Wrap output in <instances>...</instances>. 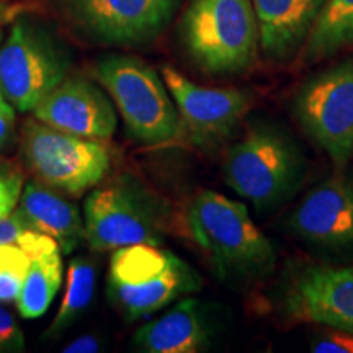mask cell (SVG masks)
Listing matches in <instances>:
<instances>
[{"label": "cell", "mask_w": 353, "mask_h": 353, "mask_svg": "<svg viewBox=\"0 0 353 353\" xmlns=\"http://www.w3.org/2000/svg\"><path fill=\"white\" fill-rule=\"evenodd\" d=\"M13 131H15V113L0 87V148H6L12 143Z\"/></svg>", "instance_id": "obj_26"}, {"label": "cell", "mask_w": 353, "mask_h": 353, "mask_svg": "<svg viewBox=\"0 0 353 353\" xmlns=\"http://www.w3.org/2000/svg\"><path fill=\"white\" fill-rule=\"evenodd\" d=\"M21 152L28 169L44 185L74 196L101 182L112 165L101 141L61 131L37 118L26 123Z\"/></svg>", "instance_id": "obj_8"}, {"label": "cell", "mask_w": 353, "mask_h": 353, "mask_svg": "<svg viewBox=\"0 0 353 353\" xmlns=\"http://www.w3.org/2000/svg\"><path fill=\"white\" fill-rule=\"evenodd\" d=\"M95 267L88 259H74L69 263L68 285H65L64 299L61 303L59 311L54 317V322L48 329V335H56L68 329L70 324L77 321V317L85 311L95 293Z\"/></svg>", "instance_id": "obj_20"}, {"label": "cell", "mask_w": 353, "mask_h": 353, "mask_svg": "<svg viewBox=\"0 0 353 353\" xmlns=\"http://www.w3.org/2000/svg\"><path fill=\"white\" fill-rule=\"evenodd\" d=\"M304 157L293 139L270 123H254L224 156V182L259 213L276 210L296 193Z\"/></svg>", "instance_id": "obj_2"}, {"label": "cell", "mask_w": 353, "mask_h": 353, "mask_svg": "<svg viewBox=\"0 0 353 353\" xmlns=\"http://www.w3.org/2000/svg\"><path fill=\"white\" fill-rule=\"evenodd\" d=\"M285 304L294 319L353 332V267H306L291 280Z\"/></svg>", "instance_id": "obj_13"}, {"label": "cell", "mask_w": 353, "mask_h": 353, "mask_svg": "<svg viewBox=\"0 0 353 353\" xmlns=\"http://www.w3.org/2000/svg\"><path fill=\"white\" fill-rule=\"evenodd\" d=\"M299 126L337 169L353 159V57L309 77L293 97Z\"/></svg>", "instance_id": "obj_7"}, {"label": "cell", "mask_w": 353, "mask_h": 353, "mask_svg": "<svg viewBox=\"0 0 353 353\" xmlns=\"http://www.w3.org/2000/svg\"><path fill=\"white\" fill-rule=\"evenodd\" d=\"M200 288L198 273L185 260L159 245L120 247L110 260V299L128 321L151 316L182 294Z\"/></svg>", "instance_id": "obj_4"}, {"label": "cell", "mask_w": 353, "mask_h": 353, "mask_svg": "<svg viewBox=\"0 0 353 353\" xmlns=\"http://www.w3.org/2000/svg\"><path fill=\"white\" fill-rule=\"evenodd\" d=\"M180 34L193 63L210 76L245 74L259 59V23L252 0H192Z\"/></svg>", "instance_id": "obj_3"}, {"label": "cell", "mask_w": 353, "mask_h": 353, "mask_svg": "<svg viewBox=\"0 0 353 353\" xmlns=\"http://www.w3.org/2000/svg\"><path fill=\"white\" fill-rule=\"evenodd\" d=\"M34 118L81 138L108 141L117 130L112 101L82 77H65L33 108Z\"/></svg>", "instance_id": "obj_14"}, {"label": "cell", "mask_w": 353, "mask_h": 353, "mask_svg": "<svg viewBox=\"0 0 353 353\" xmlns=\"http://www.w3.org/2000/svg\"><path fill=\"white\" fill-rule=\"evenodd\" d=\"M99 350H100V342L99 339L94 337V335H83V337H79L64 348L65 353H88V352L94 353Z\"/></svg>", "instance_id": "obj_27"}, {"label": "cell", "mask_w": 353, "mask_h": 353, "mask_svg": "<svg viewBox=\"0 0 353 353\" xmlns=\"http://www.w3.org/2000/svg\"><path fill=\"white\" fill-rule=\"evenodd\" d=\"M30 262L32 257L20 245H0V301H15L30 268Z\"/></svg>", "instance_id": "obj_21"}, {"label": "cell", "mask_w": 353, "mask_h": 353, "mask_svg": "<svg viewBox=\"0 0 353 353\" xmlns=\"http://www.w3.org/2000/svg\"><path fill=\"white\" fill-rule=\"evenodd\" d=\"M65 12L92 38L118 46L156 39L170 23L180 0H63Z\"/></svg>", "instance_id": "obj_11"}, {"label": "cell", "mask_w": 353, "mask_h": 353, "mask_svg": "<svg viewBox=\"0 0 353 353\" xmlns=\"http://www.w3.org/2000/svg\"><path fill=\"white\" fill-rule=\"evenodd\" d=\"M327 0H252L260 52L270 63H285L304 48Z\"/></svg>", "instance_id": "obj_15"}, {"label": "cell", "mask_w": 353, "mask_h": 353, "mask_svg": "<svg viewBox=\"0 0 353 353\" xmlns=\"http://www.w3.org/2000/svg\"><path fill=\"white\" fill-rule=\"evenodd\" d=\"M17 210L30 228L52 237L61 252H74L85 239V224L76 206L39 183L26 185Z\"/></svg>", "instance_id": "obj_17"}, {"label": "cell", "mask_w": 353, "mask_h": 353, "mask_svg": "<svg viewBox=\"0 0 353 353\" xmlns=\"http://www.w3.org/2000/svg\"><path fill=\"white\" fill-rule=\"evenodd\" d=\"M21 192H23L21 175L10 167H2L0 169V218L10 214L15 210Z\"/></svg>", "instance_id": "obj_22"}, {"label": "cell", "mask_w": 353, "mask_h": 353, "mask_svg": "<svg viewBox=\"0 0 353 353\" xmlns=\"http://www.w3.org/2000/svg\"><path fill=\"white\" fill-rule=\"evenodd\" d=\"M352 48L353 0H327L304 44V59L319 63Z\"/></svg>", "instance_id": "obj_19"}, {"label": "cell", "mask_w": 353, "mask_h": 353, "mask_svg": "<svg viewBox=\"0 0 353 353\" xmlns=\"http://www.w3.org/2000/svg\"><path fill=\"white\" fill-rule=\"evenodd\" d=\"M25 339L15 319L0 306V352H23Z\"/></svg>", "instance_id": "obj_24"}, {"label": "cell", "mask_w": 353, "mask_h": 353, "mask_svg": "<svg viewBox=\"0 0 353 353\" xmlns=\"http://www.w3.org/2000/svg\"><path fill=\"white\" fill-rule=\"evenodd\" d=\"M208 341V327L201 304L182 299L159 319L149 322L134 335V343L149 353H195Z\"/></svg>", "instance_id": "obj_16"}, {"label": "cell", "mask_w": 353, "mask_h": 353, "mask_svg": "<svg viewBox=\"0 0 353 353\" xmlns=\"http://www.w3.org/2000/svg\"><path fill=\"white\" fill-rule=\"evenodd\" d=\"M69 57L50 32L20 20L0 48V87L8 103L33 112L44 95L68 76Z\"/></svg>", "instance_id": "obj_9"}, {"label": "cell", "mask_w": 353, "mask_h": 353, "mask_svg": "<svg viewBox=\"0 0 353 353\" xmlns=\"http://www.w3.org/2000/svg\"><path fill=\"white\" fill-rule=\"evenodd\" d=\"M30 257H32L30 268L15 299L17 309L25 319L43 316L51 306L63 281L59 245L32 254Z\"/></svg>", "instance_id": "obj_18"}, {"label": "cell", "mask_w": 353, "mask_h": 353, "mask_svg": "<svg viewBox=\"0 0 353 353\" xmlns=\"http://www.w3.org/2000/svg\"><path fill=\"white\" fill-rule=\"evenodd\" d=\"M28 229L32 228H30V224L23 219V216L19 213V210H13L10 214L0 218V245H19L21 236H23Z\"/></svg>", "instance_id": "obj_25"}, {"label": "cell", "mask_w": 353, "mask_h": 353, "mask_svg": "<svg viewBox=\"0 0 353 353\" xmlns=\"http://www.w3.org/2000/svg\"><path fill=\"white\" fill-rule=\"evenodd\" d=\"M294 236L327 252H353V174L339 172L304 195L290 216Z\"/></svg>", "instance_id": "obj_12"}, {"label": "cell", "mask_w": 353, "mask_h": 353, "mask_svg": "<svg viewBox=\"0 0 353 353\" xmlns=\"http://www.w3.org/2000/svg\"><path fill=\"white\" fill-rule=\"evenodd\" d=\"M312 353H353V332L327 327L311 343Z\"/></svg>", "instance_id": "obj_23"}, {"label": "cell", "mask_w": 353, "mask_h": 353, "mask_svg": "<svg viewBox=\"0 0 353 353\" xmlns=\"http://www.w3.org/2000/svg\"><path fill=\"white\" fill-rule=\"evenodd\" d=\"M120 110L130 136L139 144L162 145L180 134V117L164 79L132 56L110 54L94 68Z\"/></svg>", "instance_id": "obj_5"}, {"label": "cell", "mask_w": 353, "mask_h": 353, "mask_svg": "<svg viewBox=\"0 0 353 353\" xmlns=\"http://www.w3.org/2000/svg\"><path fill=\"white\" fill-rule=\"evenodd\" d=\"M161 76L179 112L180 131L205 151L231 139L252 107V95L241 88L201 87L172 65H162Z\"/></svg>", "instance_id": "obj_10"}, {"label": "cell", "mask_w": 353, "mask_h": 353, "mask_svg": "<svg viewBox=\"0 0 353 353\" xmlns=\"http://www.w3.org/2000/svg\"><path fill=\"white\" fill-rule=\"evenodd\" d=\"M83 224L85 239L95 250L159 245L167 229V210L134 176L121 175L90 193L83 206Z\"/></svg>", "instance_id": "obj_6"}, {"label": "cell", "mask_w": 353, "mask_h": 353, "mask_svg": "<svg viewBox=\"0 0 353 353\" xmlns=\"http://www.w3.org/2000/svg\"><path fill=\"white\" fill-rule=\"evenodd\" d=\"M185 224L221 280L249 285L263 280L275 268L272 242L239 201L205 190L188 203Z\"/></svg>", "instance_id": "obj_1"}]
</instances>
